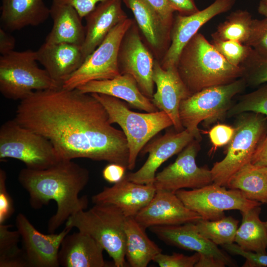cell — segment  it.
I'll return each instance as SVG.
<instances>
[{
	"label": "cell",
	"instance_id": "obj_1",
	"mask_svg": "<svg viewBox=\"0 0 267 267\" xmlns=\"http://www.w3.org/2000/svg\"><path fill=\"white\" fill-rule=\"evenodd\" d=\"M14 119L49 140L62 160L87 158L128 169L126 137L90 93L62 86L36 91L20 101Z\"/></svg>",
	"mask_w": 267,
	"mask_h": 267
},
{
	"label": "cell",
	"instance_id": "obj_2",
	"mask_svg": "<svg viewBox=\"0 0 267 267\" xmlns=\"http://www.w3.org/2000/svg\"><path fill=\"white\" fill-rule=\"evenodd\" d=\"M89 179L87 169L68 160L42 170L23 168L18 176L19 182L28 193L32 208L39 210L51 200L56 202V211L47 223L48 233H54L69 217L86 210L88 197L79 194Z\"/></svg>",
	"mask_w": 267,
	"mask_h": 267
},
{
	"label": "cell",
	"instance_id": "obj_3",
	"mask_svg": "<svg viewBox=\"0 0 267 267\" xmlns=\"http://www.w3.org/2000/svg\"><path fill=\"white\" fill-rule=\"evenodd\" d=\"M176 67L191 94L207 88L231 83L244 75L242 66L229 63L199 33L182 49Z\"/></svg>",
	"mask_w": 267,
	"mask_h": 267
},
{
	"label": "cell",
	"instance_id": "obj_4",
	"mask_svg": "<svg viewBox=\"0 0 267 267\" xmlns=\"http://www.w3.org/2000/svg\"><path fill=\"white\" fill-rule=\"evenodd\" d=\"M90 94L104 107L110 123L117 124L124 132L129 148L130 170L134 168L138 155L148 141L163 130L173 126L171 119L163 111L136 112L118 98L101 93Z\"/></svg>",
	"mask_w": 267,
	"mask_h": 267
},
{
	"label": "cell",
	"instance_id": "obj_5",
	"mask_svg": "<svg viewBox=\"0 0 267 267\" xmlns=\"http://www.w3.org/2000/svg\"><path fill=\"white\" fill-rule=\"evenodd\" d=\"M127 217L111 204H94L88 210H82L68 218L67 227L76 228L94 238L112 259L116 267L126 266V235Z\"/></svg>",
	"mask_w": 267,
	"mask_h": 267
},
{
	"label": "cell",
	"instance_id": "obj_6",
	"mask_svg": "<svg viewBox=\"0 0 267 267\" xmlns=\"http://www.w3.org/2000/svg\"><path fill=\"white\" fill-rule=\"evenodd\" d=\"M247 85L243 77L231 83L205 88L181 101L179 115L184 129L200 142L202 136L199 124L210 125L223 118L231 107V100Z\"/></svg>",
	"mask_w": 267,
	"mask_h": 267
},
{
	"label": "cell",
	"instance_id": "obj_7",
	"mask_svg": "<svg viewBox=\"0 0 267 267\" xmlns=\"http://www.w3.org/2000/svg\"><path fill=\"white\" fill-rule=\"evenodd\" d=\"M234 135L225 157L211 169L213 183L226 186L234 174L251 162L253 155L267 132V117L257 113L238 115Z\"/></svg>",
	"mask_w": 267,
	"mask_h": 267
},
{
	"label": "cell",
	"instance_id": "obj_8",
	"mask_svg": "<svg viewBox=\"0 0 267 267\" xmlns=\"http://www.w3.org/2000/svg\"><path fill=\"white\" fill-rule=\"evenodd\" d=\"M36 51L13 50L0 57V92L6 98H26L36 91L61 86L37 64Z\"/></svg>",
	"mask_w": 267,
	"mask_h": 267
},
{
	"label": "cell",
	"instance_id": "obj_9",
	"mask_svg": "<svg viewBox=\"0 0 267 267\" xmlns=\"http://www.w3.org/2000/svg\"><path fill=\"white\" fill-rule=\"evenodd\" d=\"M7 158L19 160L35 170L47 169L62 160L49 140L14 119L0 128V160Z\"/></svg>",
	"mask_w": 267,
	"mask_h": 267
},
{
	"label": "cell",
	"instance_id": "obj_10",
	"mask_svg": "<svg viewBox=\"0 0 267 267\" xmlns=\"http://www.w3.org/2000/svg\"><path fill=\"white\" fill-rule=\"evenodd\" d=\"M134 21L127 18L117 24L62 87L76 89L92 81L111 79L121 75L118 62L119 48L125 33Z\"/></svg>",
	"mask_w": 267,
	"mask_h": 267
},
{
	"label": "cell",
	"instance_id": "obj_11",
	"mask_svg": "<svg viewBox=\"0 0 267 267\" xmlns=\"http://www.w3.org/2000/svg\"><path fill=\"white\" fill-rule=\"evenodd\" d=\"M175 193L187 208L205 220L220 219L225 216V211H244L262 204L246 198L239 190L227 189L213 182L198 188L178 190Z\"/></svg>",
	"mask_w": 267,
	"mask_h": 267
},
{
	"label": "cell",
	"instance_id": "obj_12",
	"mask_svg": "<svg viewBox=\"0 0 267 267\" xmlns=\"http://www.w3.org/2000/svg\"><path fill=\"white\" fill-rule=\"evenodd\" d=\"M199 142L192 140L179 153L174 163L156 174L153 185L156 190L176 192L185 188H200L213 182L211 170L196 164Z\"/></svg>",
	"mask_w": 267,
	"mask_h": 267
},
{
	"label": "cell",
	"instance_id": "obj_13",
	"mask_svg": "<svg viewBox=\"0 0 267 267\" xmlns=\"http://www.w3.org/2000/svg\"><path fill=\"white\" fill-rule=\"evenodd\" d=\"M154 57L142 41L134 21L121 41L118 58L121 74H129L136 81L141 92L151 100L155 84L152 79Z\"/></svg>",
	"mask_w": 267,
	"mask_h": 267
},
{
	"label": "cell",
	"instance_id": "obj_14",
	"mask_svg": "<svg viewBox=\"0 0 267 267\" xmlns=\"http://www.w3.org/2000/svg\"><path fill=\"white\" fill-rule=\"evenodd\" d=\"M15 225L22 243L28 267H58V252L62 241L72 229L65 226L59 233L40 232L22 213L16 218Z\"/></svg>",
	"mask_w": 267,
	"mask_h": 267
},
{
	"label": "cell",
	"instance_id": "obj_15",
	"mask_svg": "<svg viewBox=\"0 0 267 267\" xmlns=\"http://www.w3.org/2000/svg\"><path fill=\"white\" fill-rule=\"evenodd\" d=\"M235 0H215L205 8L194 13L188 15L178 13L172 24L170 45L160 61L161 67L164 69L176 67L182 49L201 27L215 16L229 11Z\"/></svg>",
	"mask_w": 267,
	"mask_h": 267
},
{
	"label": "cell",
	"instance_id": "obj_16",
	"mask_svg": "<svg viewBox=\"0 0 267 267\" xmlns=\"http://www.w3.org/2000/svg\"><path fill=\"white\" fill-rule=\"evenodd\" d=\"M194 139V135L186 129L180 132L175 130L167 132L144 146L140 153H148L146 161L137 171L126 174V177L136 183L153 184L159 167L168 159L180 152Z\"/></svg>",
	"mask_w": 267,
	"mask_h": 267
},
{
	"label": "cell",
	"instance_id": "obj_17",
	"mask_svg": "<svg viewBox=\"0 0 267 267\" xmlns=\"http://www.w3.org/2000/svg\"><path fill=\"white\" fill-rule=\"evenodd\" d=\"M144 228L196 222L201 217L187 208L175 192L156 190L151 201L134 217Z\"/></svg>",
	"mask_w": 267,
	"mask_h": 267
},
{
	"label": "cell",
	"instance_id": "obj_18",
	"mask_svg": "<svg viewBox=\"0 0 267 267\" xmlns=\"http://www.w3.org/2000/svg\"><path fill=\"white\" fill-rule=\"evenodd\" d=\"M152 79L156 86L151 101L159 110L166 112L171 119L175 130H184L179 119L180 102L191 93L180 78L176 67L163 69L160 61L155 59Z\"/></svg>",
	"mask_w": 267,
	"mask_h": 267
},
{
	"label": "cell",
	"instance_id": "obj_19",
	"mask_svg": "<svg viewBox=\"0 0 267 267\" xmlns=\"http://www.w3.org/2000/svg\"><path fill=\"white\" fill-rule=\"evenodd\" d=\"M150 229L159 239L168 245L215 257L227 266H235V262L227 254L199 233L195 222L157 225Z\"/></svg>",
	"mask_w": 267,
	"mask_h": 267
},
{
	"label": "cell",
	"instance_id": "obj_20",
	"mask_svg": "<svg viewBox=\"0 0 267 267\" xmlns=\"http://www.w3.org/2000/svg\"><path fill=\"white\" fill-rule=\"evenodd\" d=\"M156 191L153 184L136 183L126 175L112 186L104 187L94 195V204H111L118 208L127 218L134 217L152 199Z\"/></svg>",
	"mask_w": 267,
	"mask_h": 267
},
{
	"label": "cell",
	"instance_id": "obj_21",
	"mask_svg": "<svg viewBox=\"0 0 267 267\" xmlns=\"http://www.w3.org/2000/svg\"><path fill=\"white\" fill-rule=\"evenodd\" d=\"M133 12L135 22L156 59H162L171 43L172 26L145 0H122Z\"/></svg>",
	"mask_w": 267,
	"mask_h": 267
},
{
	"label": "cell",
	"instance_id": "obj_22",
	"mask_svg": "<svg viewBox=\"0 0 267 267\" xmlns=\"http://www.w3.org/2000/svg\"><path fill=\"white\" fill-rule=\"evenodd\" d=\"M37 60L51 78L59 85L64 82L81 66L85 59L81 46L67 43H44L36 51Z\"/></svg>",
	"mask_w": 267,
	"mask_h": 267
},
{
	"label": "cell",
	"instance_id": "obj_23",
	"mask_svg": "<svg viewBox=\"0 0 267 267\" xmlns=\"http://www.w3.org/2000/svg\"><path fill=\"white\" fill-rule=\"evenodd\" d=\"M122 0L101 2L85 17L86 35L81 46L85 60L117 24L128 18L122 8Z\"/></svg>",
	"mask_w": 267,
	"mask_h": 267
},
{
	"label": "cell",
	"instance_id": "obj_24",
	"mask_svg": "<svg viewBox=\"0 0 267 267\" xmlns=\"http://www.w3.org/2000/svg\"><path fill=\"white\" fill-rule=\"evenodd\" d=\"M102 246L89 234L79 231L63 239L58 262L63 267H107Z\"/></svg>",
	"mask_w": 267,
	"mask_h": 267
},
{
	"label": "cell",
	"instance_id": "obj_25",
	"mask_svg": "<svg viewBox=\"0 0 267 267\" xmlns=\"http://www.w3.org/2000/svg\"><path fill=\"white\" fill-rule=\"evenodd\" d=\"M76 89L84 93H101L118 98L146 112L159 111L151 100L141 92L135 79L129 74H121L111 79L92 81Z\"/></svg>",
	"mask_w": 267,
	"mask_h": 267
},
{
	"label": "cell",
	"instance_id": "obj_26",
	"mask_svg": "<svg viewBox=\"0 0 267 267\" xmlns=\"http://www.w3.org/2000/svg\"><path fill=\"white\" fill-rule=\"evenodd\" d=\"M0 22L5 30L15 31L45 21L50 10L44 0H1Z\"/></svg>",
	"mask_w": 267,
	"mask_h": 267
},
{
	"label": "cell",
	"instance_id": "obj_27",
	"mask_svg": "<svg viewBox=\"0 0 267 267\" xmlns=\"http://www.w3.org/2000/svg\"><path fill=\"white\" fill-rule=\"evenodd\" d=\"M53 25L45 43H67L79 46L83 44L85 27L78 12L70 5L52 2L50 8Z\"/></svg>",
	"mask_w": 267,
	"mask_h": 267
},
{
	"label": "cell",
	"instance_id": "obj_28",
	"mask_svg": "<svg viewBox=\"0 0 267 267\" xmlns=\"http://www.w3.org/2000/svg\"><path fill=\"white\" fill-rule=\"evenodd\" d=\"M145 229L134 217L127 218L125 255L132 267H146L162 253V249L147 236Z\"/></svg>",
	"mask_w": 267,
	"mask_h": 267
},
{
	"label": "cell",
	"instance_id": "obj_29",
	"mask_svg": "<svg viewBox=\"0 0 267 267\" xmlns=\"http://www.w3.org/2000/svg\"><path fill=\"white\" fill-rule=\"evenodd\" d=\"M260 206L240 212L242 222L234 242L242 249L258 254H267V229L260 219Z\"/></svg>",
	"mask_w": 267,
	"mask_h": 267
},
{
	"label": "cell",
	"instance_id": "obj_30",
	"mask_svg": "<svg viewBox=\"0 0 267 267\" xmlns=\"http://www.w3.org/2000/svg\"><path fill=\"white\" fill-rule=\"evenodd\" d=\"M226 187L240 190L249 200L267 203V167L248 163L234 174Z\"/></svg>",
	"mask_w": 267,
	"mask_h": 267
},
{
	"label": "cell",
	"instance_id": "obj_31",
	"mask_svg": "<svg viewBox=\"0 0 267 267\" xmlns=\"http://www.w3.org/2000/svg\"><path fill=\"white\" fill-rule=\"evenodd\" d=\"M253 19L246 10L231 12L212 34V39L234 41L246 44L251 33Z\"/></svg>",
	"mask_w": 267,
	"mask_h": 267
},
{
	"label": "cell",
	"instance_id": "obj_32",
	"mask_svg": "<svg viewBox=\"0 0 267 267\" xmlns=\"http://www.w3.org/2000/svg\"><path fill=\"white\" fill-rule=\"evenodd\" d=\"M195 223L203 236L217 245L222 246L234 242L239 221L231 216H224L214 221L201 219Z\"/></svg>",
	"mask_w": 267,
	"mask_h": 267
},
{
	"label": "cell",
	"instance_id": "obj_33",
	"mask_svg": "<svg viewBox=\"0 0 267 267\" xmlns=\"http://www.w3.org/2000/svg\"><path fill=\"white\" fill-rule=\"evenodd\" d=\"M11 225L0 224V267H28L22 248L19 247L20 235Z\"/></svg>",
	"mask_w": 267,
	"mask_h": 267
},
{
	"label": "cell",
	"instance_id": "obj_34",
	"mask_svg": "<svg viewBox=\"0 0 267 267\" xmlns=\"http://www.w3.org/2000/svg\"><path fill=\"white\" fill-rule=\"evenodd\" d=\"M245 112L257 113L267 117V84L243 95L231 106L226 116L231 117Z\"/></svg>",
	"mask_w": 267,
	"mask_h": 267
},
{
	"label": "cell",
	"instance_id": "obj_35",
	"mask_svg": "<svg viewBox=\"0 0 267 267\" xmlns=\"http://www.w3.org/2000/svg\"><path fill=\"white\" fill-rule=\"evenodd\" d=\"M241 66L244 69L243 77L247 85L256 87L267 83V56L261 55L252 49Z\"/></svg>",
	"mask_w": 267,
	"mask_h": 267
},
{
	"label": "cell",
	"instance_id": "obj_36",
	"mask_svg": "<svg viewBox=\"0 0 267 267\" xmlns=\"http://www.w3.org/2000/svg\"><path fill=\"white\" fill-rule=\"evenodd\" d=\"M215 49L231 64L241 66L250 54L252 48L234 41L212 39Z\"/></svg>",
	"mask_w": 267,
	"mask_h": 267
},
{
	"label": "cell",
	"instance_id": "obj_37",
	"mask_svg": "<svg viewBox=\"0 0 267 267\" xmlns=\"http://www.w3.org/2000/svg\"><path fill=\"white\" fill-rule=\"evenodd\" d=\"M246 45L257 53L267 56V18L253 19L250 35Z\"/></svg>",
	"mask_w": 267,
	"mask_h": 267
},
{
	"label": "cell",
	"instance_id": "obj_38",
	"mask_svg": "<svg viewBox=\"0 0 267 267\" xmlns=\"http://www.w3.org/2000/svg\"><path fill=\"white\" fill-rule=\"evenodd\" d=\"M199 257L200 254L197 252L191 256L177 253L172 255L161 253L154 258L153 261L160 267H194Z\"/></svg>",
	"mask_w": 267,
	"mask_h": 267
},
{
	"label": "cell",
	"instance_id": "obj_39",
	"mask_svg": "<svg viewBox=\"0 0 267 267\" xmlns=\"http://www.w3.org/2000/svg\"><path fill=\"white\" fill-rule=\"evenodd\" d=\"M6 173L0 169V224L4 223L14 213L15 209L12 197L7 191Z\"/></svg>",
	"mask_w": 267,
	"mask_h": 267
},
{
	"label": "cell",
	"instance_id": "obj_40",
	"mask_svg": "<svg viewBox=\"0 0 267 267\" xmlns=\"http://www.w3.org/2000/svg\"><path fill=\"white\" fill-rule=\"evenodd\" d=\"M235 132L234 127L225 124H217L209 132L210 140L216 147L228 144L231 140Z\"/></svg>",
	"mask_w": 267,
	"mask_h": 267
},
{
	"label": "cell",
	"instance_id": "obj_41",
	"mask_svg": "<svg viewBox=\"0 0 267 267\" xmlns=\"http://www.w3.org/2000/svg\"><path fill=\"white\" fill-rule=\"evenodd\" d=\"M105 0H52V2L71 6L83 18L91 12L99 3Z\"/></svg>",
	"mask_w": 267,
	"mask_h": 267
},
{
	"label": "cell",
	"instance_id": "obj_42",
	"mask_svg": "<svg viewBox=\"0 0 267 267\" xmlns=\"http://www.w3.org/2000/svg\"><path fill=\"white\" fill-rule=\"evenodd\" d=\"M150 4L168 24L172 25L177 9L169 0H145Z\"/></svg>",
	"mask_w": 267,
	"mask_h": 267
},
{
	"label": "cell",
	"instance_id": "obj_43",
	"mask_svg": "<svg viewBox=\"0 0 267 267\" xmlns=\"http://www.w3.org/2000/svg\"><path fill=\"white\" fill-rule=\"evenodd\" d=\"M235 253L245 259V262L242 266L243 267H267V254H258L246 251L240 248L236 249Z\"/></svg>",
	"mask_w": 267,
	"mask_h": 267
},
{
	"label": "cell",
	"instance_id": "obj_44",
	"mask_svg": "<svg viewBox=\"0 0 267 267\" xmlns=\"http://www.w3.org/2000/svg\"><path fill=\"white\" fill-rule=\"evenodd\" d=\"M127 169L120 164L109 163L102 171V177L108 182L115 184L123 178L126 175Z\"/></svg>",
	"mask_w": 267,
	"mask_h": 267
},
{
	"label": "cell",
	"instance_id": "obj_45",
	"mask_svg": "<svg viewBox=\"0 0 267 267\" xmlns=\"http://www.w3.org/2000/svg\"><path fill=\"white\" fill-rule=\"evenodd\" d=\"M250 162L267 167V132L256 148Z\"/></svg>",
	"mask_w": 267,
	"mask_h": 267
},
{
	"label": "cell",
	"instance_id": "obj_46",
	"mask_svg": "<svg viewBox=\"0 0 267 267\" xmlns=\"http://www.w3.org/2000/svg\"><path fill=\"white\" fill-rule=\"evenodd\" d=\"M175 7L178 14L188 15L194 13L199 9L194 0H169Z\"/></svg>",
	"mask_w": 267,
	"mask_h": 267
},
{
	"label": "cell",
	"instance_id": "obj_47",
	"mask_svg": "<svg viewBox=\"0 0 267 267\" xmlns=\"http://www.w3.org/2000/svg\"><path fill=\"white\" fill-rule=\"evenodd\" d=\"M15 45V38L5 30L0 28V53L6 54L13 50Z\"/></svg>",
	"mask_w": 267,
	"mask_h": 267
},
{
	"label": "cell",
	"instance_id": "obj_48",
	"mask_svg": "<svg viewBox=\"0 0 267 267\" xmlns=\"http://www.w3.org/2000/svg\"><path fill=\"white\" fill-rule=\"evenodd\" d=\"M225 264L215 257L200 254L199 259L194 267H224Z\"/></svg>",
	"mask_w": 267,
	"mask_h": 267
},
{
	"label": "cell",
	"instance_id": "obj_49",
	"mask_svg": "<svg viewBox=\"0 0 267 267\" xmlns=\"http://www.w3.org/2000/svg\"><path fill=\"white\" fill-rule=\"evenodd\" d=\"M258 12L267 18V4L260 1L258 7Z\"/></svg>",
	"mask_w": 267,
	"mask_h": 267
},
{
	"label": "cell",
	"instance_id": "obj_50",
	"mask_svg": "<svg viewBox=\"0 0 267 267\" xmlns=\"http://www.w3.org/2000/svg\"><path fill=\"white\" fill-rule=\"evenodd\" d=\"M261 2L265 3V4H267V0H261Z\"/></svg>",
	"mask_w": 267,
	"mask_h": 267
},
{
	"label": "cell",
	"instance_id": "obj_51",
	"mask_svg": "<svg viewBox=\"0 0 267 267\" xmlns=\"http://www.w3.org/2000/svg\"><path fill=\"white\" fill-rule=\"evenodd\" d=\"M265 224H266V226L267 229V221L266 222H265Z\"/></svg>",
	"mask_w": 267,
	"mask_h": 267
}]
</instances>
